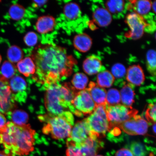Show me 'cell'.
Segmentation results:
<instances>
[{
  "label": "cell",
  "mask_w": 156,
  "mask_h": 156,
  "mask_svg": "<svg viewBox=\"0 0 156 156\" xmlns=\"http://www.w3.org/2000/svg\"><path fill=\"white\" fill-rule=\"evenodd\" d=\"M32 57L36 66L33 78L43 85L44 89L69 76L77 64L75 58L68 55L66 49L54 45L39 47Z\"/></svg>",
  "instance_id": "6da1fadb"
},
{
  "label": "cell",
  "mask_w": 156,
  "mask_h": 156,
  "mask_svg": "<svg viewBox=\"0 0 156 156\" xmlns=\"http://www.w3.org/2000/svg\"><path fill=\"white\" fill-rule=\"evenodd\" d=\"M35 134L29 124L19 126L8 122L0 133V143L13 155H27L34 151Z\"/></svg>",
  "instance_id": "7a4b0ae2"
},
{
  "label": "cell",
  "mask_w": 156,
  "mask_h": 156,
  "mask_svg": "<svg viewBox=\"0 0 156 156\" xmlns=\"http://www.w3.org/2000/svg\"><path fill=\"white\" fill-rule=\"evenodd\" d=\"M46 90L44 102L48 113L57 115L70 111L71 102L78 92L71 84H51L44 89Z\"/></svg>",
  "instance_id": "3957f363"
},
{
  "label": "cell",
  "mask_w": 156,
  "mask_h": 156,
  "mask_svg": "<svg viewBox=\"0 0 156 156\" xmlns=\"http://www.w3.org/2000/svg\"><path fill=\"white\" fill-rule=\"evenodd\" d=\"M40 122L44 123L42 132L56 140L69 137L74 125L73 114L67 111L61 114L53 115L46 114L38 117Z\"/></svg>",
  "instance_id": "277c9868"
},
{
  "label": "cell",
  "mask_w": 156,
  "mask_h": 156,
  "mask_svg": "<svg viewBox=\"0 0 156 156\" xmlns=\"http://www.w3.org/2000/svg\"><path fill=\"white\" fill-rule=\"evenodd\" d=\"M85 119L91 134L98 138L104 137L110 129L105 105L96 106L93 112Z\"/></svg>",
  "instance_id": "5b68a950"
},
{
  "label": "cell",
  "mask_w": 156,
  "mask_h": 156,
  "mask_svg": "<svg viewBox=\"0 0 156 156\" xmlns=\"http://www.w3.org/2000/svg\"><path fill=\"white\" fill-rule=\"evenodd\" d=\"M107 119L110 124V130L129 120L138 113V111L132 108L119 104L115 106L105 105Z\"/></svg>",
  "instance_id": "8992f818"
},
{
  "label": "cell",
  "mask_w": 156,
  "mask_h": 156,
  "mask_svg": "<svg viewBox=\"0 0 156 156\" xmlns=\"http://www.w3.org/2000/svg\"><path fill=\"white\" fill-rule=\"evenodd\" d=\"M71 113L78 117L90 115L96 105L86 89L78 91L71 102Z\"/></svg>",
  "instance_id": "52a82bcc"
},
{
  "label": "cell",
  "mask_w": 156,
  "mask_h": 156,
  "mask_svg": "<svg viewBox=\"0 0 156 156\" xmlns=\"http://www.w3.org/2000/svg\"><path fill=\"white\" fill-rule=\"evenodd\" d=\"M125 22L130 30L126 33V37L132 40H137L143 36L145 29L148 24L143 16L135 12L126 16Z\"/></svg>",
  "instance_id": "ba28073f"
},
{
  "label": "cell",
  "mask_w": 156,
  "mask_h": 156,
  "mask_svg": "<svg viewBox=\"0 0 156 156\" xmlns=\"http://www.w3.org/2000/svg\"><path fill=\"white\" fill-rule=\"evenodd\" d=\"M149 126L145 119L141 116L136 115L116 126L128 135L136 136L145 135L147 133Z\"/></svg>",
  "instance_id": "9c48e42d"
},
{
  "label": "cell",
  "mask_w": 156,
  "mask_h": 156,
  "mask_svg": "<svg viewBox=\"0 0 156 156\" xmlns=\"http://www.w3.org/2000/svg\"><path fill=\"white\" fill-rule=\"evenodd\" d=\"M8 80L0 76V113L7 114L15 106Z\"/></svg>",
  "instance_id": "30bf717a"
},
{
  "label": "cell",
  "mask_w": 156,
  "mask_h": 156,
  "mask_svg": "<svg viewBox=\"0 0 156 156\" xmlns=\"http://www.w3.org/2000/svg\"><path fill=\"white\" fill-rule=\"evenodd\" d=\"M9 85L15 101L24 102L27 97V85L24 78L19 75L15 76L10 80Z\"/></svg>",
  "instance_id": "8fae6325"
},
{
  "label": "cell",
  "mask_w": 156,
  "mask_h": 156,
  "mask_svg": "<svg viewBox=\"0 0 156 156\" xmlns=\"http://www.w3.org/2000/svg\"><path fill=\"white\" fill-rule=\"evenodd\" d=\"M93 136L85 119L76 123L68 138L76 144H81Z\"/></svg>",
  "instance_id": "7c38bea8"
},
{
  "label": "cell",
  "mask_w": 156,
  "mask_h": 156,
  "mask_svg": "<svg viewBox=\"0 0 156 156\" xmlns=\"http://www.w3.org/2000/svg\"><path fill=\"white\" fill-rule=\"evenodd\" d=\"M96 136H91L83 143L78 144L81 156H95L98 151L104 147V143Z\"/></svg>",
  "instance_id": "4fadbf2b"
},
{
  "label": "cell",
  "mask_w": 156,
  "mask_h": 156,
  "mask_svg": "<svg viewBox=\"0 0 156 156\" xmlns=\"http://www.w3.org/2000/svg\"><path fill=\"white\" fill-rule=\"evenodd\" d=\"M90 94L91 98L96 106L106 105V89L101 87L93 82L90 83L88 87L86 88Z\"/></svg>",
  "instance_id": "5bb4252c"
},
{
  "label": "cell",
  "mask_w": 156,
  "mask_h": 156,
  "mask_svg": "<svg viewBox=\"0 0 156 156\" xmlns=\"http://www.w3.org/2000/svg\"><path fill=\"white\" fill-rule=\"evenodd\" d=\"M126 79L129 83L134 86H139L143 83L145 80L143 69L139 64L130 66L126 72Z\"/></svg>",
  "instance_id": "9a60e30c"
},
{
  "label": "cell",
  "mask_w": 156,
  "mask_h": 156,
  "mask_svg": "<svg viewBox=\"0 0 156 156\" xmlns=\"http://www.w3.org/2000/svg\"><path fill=\"white\" fill-rule=\"evenodd\" d=\"M93 22L98 26L104 27L108 26L112 21L111 13L104 8L99 7L95 10L93 14Z\"/></svg>",
  "instance_id": "2e32d148"
},
{
  "label": "cell",
  "mask_w": 156,
  "mask_h": 156,
  "mask_svg": "<svg viewBox=\"0 0 156 156\" xmlns=\"http://www.w3.org/2000/svg\"><path fill=\"white\" fill-rule=\"evenodd\" d=\"M56 25L55 19L51 16H43L39 17L36 24V30L41 34L51 32Z\"/></svg>",
  "instance_id": "e0dca14e"
},
{
  "label": "cell",
  "mask_w": 156,
  "mask_h": 156,
  "mask_svg": "<svg viewBox=\"0 0 156 156\" xmlns=\"http://www.w3.org/2000/svg\"><path fill=\"white\" fill-rule=\"evenodd\" d=\"M102 64L101 60L95 56L87 58L83 61V69L85 73L89 75H95L100 72Z\"/></svg>",
  "instance_id": "ac0fdd59"
},
{
  "label": "cell",
  "mask_w": 156,
  "mask_h": 156,
  "mask_svg": "<svg viewBox=\"0 0 156 156\" xmlns=\"http://www.w3.org/2000/svg\"><path fill=\"white\" fill-rule=\"evenodd\" d=\"M92 39L85 33L76 35L73 39L74 47L80 52H86L89 51L92 46Z\"/></svg>",
  "instance_id": "d6986e66"
},
{
  "label": "cell",
  "mask_w": 156,
  "mask_h": 156,
  "mask_svg": "<svg viewBox=\"0 0 156 156\" xmlns=\"http://www.w3.org/2000/svg\"><path fill=\"white\" fill-rule=\"evenodd\" d=\"M134 86L129 83L125 84L120 91V97L123 105L128 107H132L134 102L135 93Z\"/></svg>",
  "instance_id": "ffe728a7"
},
{
  "label": "cell",
  "mask_w": 156,
  "mask_h": 156,
  "mask_svg": "<svg viewBox=\"0 0 156 156\" xmlns=\"http://www.w3.org/2000/svg\"><path fill=\"white\" fill-rule=\"evenodd\" d=\"M128 9H133L135 12L142 16L147 14L151 9L152 2L146 0L130 1Z\"/></svg>",
  "instance_id": "44dd1931"
},
{
  "label": "cell",
  "mask_w": 156,
  "mask_h": 156,
  "mask_svg": "<svg viewBox=\"0 0 156 156\" xmlns=\"http://www.w3.org/2000/svg\"><path fill=\"white\" fill-rule=\"evenodd\" d=\"M17 68L20 73L25 77L34 75L36 72V66L32 58L26 57L17 63Z\"/></svg>",
  "instance_id": "7402d4cb"
},
{
  "label": "cell",
  "mask_w": 156,
  "mask_h": 156,
  "mask_svg": "<svg viewBox=\"0 0 156 156\" xmlns=\"http://www.w3.org/2000/svg\"><path fill=\"white\" fill-rule=\"evenodd\" d=\"M12 122L16 125L20 126L26 125L29 120V115L25 111L16 110L10 112L6 114Z\"/></svg>",
  "instance_id": "603a6c76"
},
{
  "label": "cell",
  "mask_w": 156,
  "mask_h": 156,
  "mask_svg": "<svg viewBox=\"0 0 156 156\" xmlns=\"http://www.w3.org/2000/svg\"><path fill=\"white\" fill-rule=\"evenodd\" d=\"M64 14L66 18L71 20H75L81 15L80 8L77 3L70 2L66 4L63 9Z\"/></svg>",
  "instance_id": "cb8c5ba5"
},
{
  "label": "cell",
  "mask_w": 156,
  "mask_h": 156,
  "mask_svg": "<svg viewBox=\"0 0 156 156\" xmlns=\"http://www.w3.org/2000/svg\"><path fill=\"white\" fill-rule=\"evenodd\" d=\"M115 80V78L112 74L107 70L100 72L97 76V84L103 88L112 87Z\"/></svg>",
  "instance_id": "d4e9b609"
},
{
  "label": "cell",
  "mask_w": 156,
  "mask_h": 156,
  "mask_svg": "<svg viewBox=\"0 0 156 156\" xmlns=\"http://www.w3.org/2000/svg\"><path fill=\"white\" fill-rule=\"evenodd\" d=\"M7 56L9 61L12 63H18L23 59L24 53L19 47L13 45L10 47L8 50Z\"/></svg>",
  "instance_id": "484cf974"
},
{
  "label": "cell",
  "mask_w": 156,
  "mask_h": 156,
  "mask_svg": "<svg viewBox=\"0 0 156 156\" xmlns=\"http://www.w3.org/2000/svg\"><path fill=\"white\" fill-rule=\"evenodd\" d=\"M147 109L143 114L147 121L149 125H152L156 123V99L155 98L148 100Z\"/></svg>",
  "instance_id": "4316f807"
},
{
  "label": "cell",
  "mask_w": 156,
  "mask_h": 156,
  "mask_svg": "<svg viewBox=\"0 0 156 156\" xmlns=\"http://www.w3.org/2000/svg\"><path fill=\"white\" fill-rule=\"evenodd\" d=\"M88 81V78L85 74L79 73L74 75L72 83L76 89L83 90L86 89Z\"/></svg>",
  "instance_id": "83f0119b"
},
{
  "label": "cell",
  "mask_w": 156,
  "mask_h": 156,
  "mask_svg": "<svg viewBox=\"0 0 156 156\" xmlns=\"http://www.w3.org/2000/svg\"><path fill=\"white\" fill-rule=\"evenodd\" d=\"M9 15L10 18L14 21H19L24 16L26 9L22 5L15 4L11 6L9 9Z\"/></svg>",
  "instance_id": "f1b7e54d"
},
{
  "label": "cell",
  "mask_w": 156,
  "mask_h": 156,
  "mask_svg": "<svg viewBox=\"0 0 156 156\" xmlns=\"http://www.w3.org/2000/svg\"><path fill=\"white\" fill-rule=\"evenodd\" d=\"M156 58L155 51L153 49L148 50L146 55V67L148 72L153 77L156 76Z\"/></svg>",
  "instance_id": "f546056e"
},
{
  "label": "cell",
  "mask_w": 156,
  "mask_h": 156,
  "mask_svg": "<svg viewBox=\"0 0 156 156\" xmlns=\"http://www.w3.org/2000/svg\"><path fill=\"white\" fill-rule=\"evenodd\" d=\"M16 71V67L14 64L9 61H5L1 68V76L7 80L11 79L15 76Z\"/></svg>",
  "instance_id": "4dcf8cb0"
},
{
  "label": "cell",
  "mask_w": 156,
  "mask_h": 156,
  "mask_svg": "<svg viewBox=\"0 0 156 156\" xmlns=\"http://www.w3.org/2000/svg\"><path fill=\"white\" fill-rule=\"evenodd\" d=\"M125 4V2L122 0L108 1L105 4L107 10L111 13L114 14L123 11L124 9Z\"/></svg>",
  "instance_id": "1f68e13d"
},
{
  "label": "cell",
  "mask_w": 156,
  "mask_h": 156,
  "mask_svg": "<svg viewBox=\"0 0 156 156\" xmlns=\"http://www.w3.org/2000/svg\"><path fill=\"white\" fill-rule=\"evenodd\" d=\"M120 93L116 89H111L106 94V102L109 106H112L120 104Z\"/></svg>",
  "instance_id": "d6a6232c"
},
{
  "label": "cell",
  "mask_w": 156,
  "mask_h": 156,
  "mask_svg": "<svg viewBox=\"0 0 156 156\" xmlns=\"http://www.w3.org/2000/svg\"><path fill=\"white\" fill-rule=\"evenodd\" d=\"M67 156H81L79 145L74 142L69 138L67 140Z\"/></svg>",
  "instance_id": "836d02e7"
},
{
  "label": "cell",
  "mask_w": 156,
  "mask_h": 156,
  "mask_svg": "<svg viewBox=\"0 0 156 156\" xmlns=\"http://www.w3.org/2000/svg\"><path fill=\"white\" fill-rule=\"evenodd\" d=\"M130 147L134 156H145L147 153L145 146L139 142H133Z\"/></svg>",
  "instance_id": "e575fe53"
},
{
  "label": "cell",
  "mask_w": 156,
  "mask_h": 156,
  "mask_svg": "<svg viewBox=\"0 0 156 156\" xmlns=\"http://www.w3.org/2000/svg\"><path fill=\"white\" fill-rule=\"evenodd\" d=\"M126 69L125 67L122 64H114L112 68V73L115 78L120 79L126 75Z\"/></svg>",
  "instance_id": "d590c367"
},
{
  "label": "cell",
  "mask_w": 156,
  "mask_h": 156,
  "mask_svg": "<svg viewBox=\"0 0 156 156\" xmlns=\"http://www.w3.org/2000/svg\"><path fill=\"white\" fill-rule=\"evenodd\" d=\"M38 36L34 32H29L25 35L24 41L25 44L28 47H33L36 45L38 42Z\"/></svg>",
  "instance_id": "8d00e7d4"
},
{
  "label": "cell",
  "mask_w": 156,
  "mask_h": 156,
  "mask_svg": "<svg viewBox=\"0 0 156 156\" xmlns=\"http://www.w3.org/2000/svg\"><path fill=\"white\" fill-rule=\"evenodd\" d=\"M115 156H134L129 149L122 148L116 152Z\"/></svg>",
  "instance_id": "74e56055"
},
{
  "label": "cell",
  "mask_w": 156,
  "mask_h": 156,
  "mask_svg": "<svg viewBox=\"0 0 156 156\" xmlns=\"http://www.w3.org/2000/svg\"><path fill=\"white\" fill-rule=\"evenodd\" d=\"M7 123L5 117L3 114L0 113V133L5 129Z\"/></svg>",
  "instance_id": "f35d334b"
},
{
  "label": "cell",
  "mask_w": 156,
  "mask_h": 156,
  "mask_svg": "<svg viewBox=\"0 0 156 156\" xmlns=\"http://www.w3.org/2000/svg\"><path fill=\"white\" fill-rule=\"evenodd\" d=\"M34 3V4L35 6L37 7H40L41 6L45 4L48 2V1H33Z\"/></svg>",
  "instance_id": "ab89813d"
},
{
  "label": "cell",
  "mask_w": 156,
  "mask_h": 156,
  "mask_svg": "<svg viewBox=\"0 0 156 156\" xmlns=\"http://www.w3.org/2000/svg\"><path fill=\"white\" fill-rule=\"evenodd\" d=\"M0 156H14V155L8 152L0 151Z\"/></svg>",
  "instance_id": "60d3db41"
},
{
  "label": "cell",
  "mask_w": 156,
  "mask_h": 156,
  "mask_svg": "<svg viewBox=\"0 0 156 156\" xmlns=\"http://www.w3.org/2000/svg\"><path fill=\"white\" fill-rule=\"evenodd\" d=\"M156 1H155L153 2V3H152V5H151V9H153V11L155 13L156 12Z\"/></svg>",
  "instance_id": "b9f144b4"
},
{
  "label": "cell",
  "mask_w": 156,
  "mask_h": 156,
  "mask_svg": "<svg viewBox=\"0 0 156 156\" xmlns=\"http://www.w3.org/2000/svg\"><path fill=\"white\" fill-rule=\"evenodd\" d=\"M153 129L154 133L155 134L156 133V123L153 124Z\"/></svg>",
  "instance_id": "7bdbcfd3"
},
{
  "label": "cell",
  "mask_w": 156,
  "mask_h": 156,
  "mask_svg": "<svg viewBox=\"0 0 156 156\" xmlns=\"http://www.w3.org/2000/svg\"><path fill=\"white\" fill-rule=\"evenodd\" d=\"M2 57H1V55H0V64H1V62H2Z\"/></svg>",
  "instance_id": "ee69618b"
},
{
  "label": "cell",
  "mask_w": 156,
  "mask_h": 156,
  "mask_svg": "<svg viewBox=\"0 0 156 156\" xmlns=\"http://www.w3.org/2000/svg\"><path fill=\"white\" fill-rule=\"evenodd\" d=\"M95 156H103L102 155H96Z\"/></svg>",
  "instance_id": "f6af8a7d"
}]
</instances>
